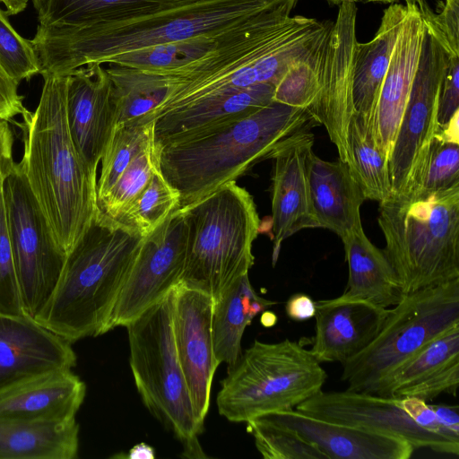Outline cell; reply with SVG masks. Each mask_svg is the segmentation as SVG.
Returning a JSON list of instances; mask_svg holds the SVG:
<instances>
[{
    "mask_svg": "<svg viewBox=\"0 0 459 459\" xmlns=\"http://www.w3.org/2000/svg\"><path fill=\"white\" fill-rule=\"evenodd\" d=\"M3 181L0 184V312L21 316L24 313L5 219Z\"/></svg>",
    "mask_w": 459,
    "mask_h": 459,
    "instance_id": "60d3db41",
    "label": "cell"
},
{
    "mask_svg": "<svg viewBox=\"0 0 459 459\" xmlns=\"http://www.w3.org/2000/svg\"><path fill=\"white\" fill-rule=\"evenodd\" d=\"M158 169V152L152 141L137 154L107 195L98 203L99 209L117 221L145 189Z\"/></svg>",
    "mask_w": 459,
    "mask_h": 459,
    "instance_id": "74e56055",
    "label": "cell"
},
{
    "mask_svg": "<svg viewBox=\"0 0 459 459\" xmlns=\"http://www.w3.org/2000/svg\"><path fill=\"white\" fill-rule=\"evenodd\" d=\"M179 207L178 192L163 178L159 169L145 189L116 221L146 237Z\"/></svg>",
    "mask_w": 459,
    "mask_h": 459,
    "instance_id": "d590c367",
    "label": "cell"
},
{
    "mask_svg": "<svg viewBox=\"0 0 459 459\" xmlns=\"http://www.w3.org/2000/svg\"><path fill=\"white\" fill-rule=\"evenodd\" d=\"M0 65L7 75L20 83L39 74V61L31 40L22 38L12 27L5 11L0 9Z\"/></svg>",
    "mask_w": 459,
    "mask_h": 459,
    "instance_id": "ab89813d",
    "label": "cell"
},
{
    "mask_svg": "<svg viewBox=\"0 0 459 459\" xmlns=\"http://www.w3.org/2000/svg\"><path fill=\"white\" fill-rule=\"evenodd\" d=\"M186 238V225L180 207L144 237L111 312L106 333L126 326L179 283Z\"/></svg>",
    "mask_w": 459,
    "mask_h": 459,
    "instance_id": "8fae6325",
    "label": "cell"
},
{
    "mask_svg": "<svg viewBox=\"0 0 459 459\" xmlns=\"http://www.w3.org/2000/svg\"><path fill=\"white\" fill-rule=\"evenodd\" d=\"M431 407L440 424L449 431L459 436L458 406L435 404L431 405Z\"/></svg>",
    "mask_w": 459,
    "mask_h": 459,
    "instance_id": "c3c4849f",
    "label": "cell"
},
{
    "mask_svg": "<svg viewBox=\"0 0 459 459\" xmlns=\"http://www.w3.org/2000/svg\"><path fill=\"white\" fill-rule=\"evenodd\" d=\"M351 172L367 199L382 202L392 195L388 160L377 147L372 132L354 112L347 134Z\"/></svg>",
    "mask_w": 459,
    "mask_h": 459,
    "instance_id": "d6a6232c",
    "label": "cell"
},
{
    "mask_svg": "<svg viewBox=\"0 0 459 459\" xmlns=\"http://www.w3.org/2000/svg\"><path fill=\"white\" fill-rule=\"evenodd\" d=\"M388 312L389 308L361 299L337 297L317 301L310 352L320 363H344L373 341Z\"/></svg>",
    "mask_w": 459,
    "mask_h": 459,
    "instance_id": "44dd1931",
    "label": "cell"
},
{
    "mask_svg": "<svg viewBox=\"0 0 459 459\" xmlns=\"http://www.w3.org/2000/svg\"><path fill=\"white\" fill-rule=\"evenodd\" d=\"M459 384V325L445 331L384 385L378 395L413 396L425 402L443 393L456 395Z\"/></svg>",
    "mask_w": 459,
    "mask_h": 459,
    "instance_id": "cb8c5ba5",
    "label": "cell"
},
{
    "mask_svg": "<svg viewBox=\"0 0 459 459\" xmlns=\"http://www.w3.org/2000/svg\"><path fill=\"white\" fill-rule=\"evenodd\" d=\"M212 299L178 283L175 287L173 330L178 360L193 409L204 427L210 407L211 388L217 361L212 345Z\"/></svg>",
    "mask_w": 459,
    "mask_h": 459,
    "instance_id": "9a60e30c",
    "label": "cell"
},
{
    "mask_svg": "<svg viewBox=\"0 0 459 459\" xmlns=\"http://www.w3.org/2000/svg\"><path fill=\"white\" fill-rule=\"evenodd\" d=\"M275 302L260 297L248 273L238 278L213 303L212 333L214 356L232 366L239 358L244 331L253 318Z\"/></svg>",
    "mask_w": 459,
    "mask_h": 459,
    "instance_id": "f546056e",
    "label": "cell"
},
{
    "mask_svg": "<svg viewBox=\"0 0 459 459\" xmlns=\"http://www.w3.org/2000/svg\"><path fill=\"white\" fill-rule=\"evenodd\" d=\"M255 445L265 459H326L316 446L296 432L259 416L246 422Z\"/></svg>",
    "mask_w": 459,
    "mask_h": 459,
    "instance_id": "f35d334b",
    "label": "cell"
},
{
    "mask_svg": "<svg viewBox=\"0 0 459 459\" xmlns=\"http://www.w3.org/2000/svg\"><path fill=\"white\" fill-rule=\"evenodd\" d=\"M131 459H136V458H147V459H152L155 457L154 450L152 447L146 444H137L134 446L130 451L129 455L127 456Z\"/></svg>",
    "mask_w": 459,
    "mask_h": 459,
    "instance_id": "f907efd6",
    "label": "cell"
},
{
    "mask_svg": "<svg viewBox=\"0 0 459 459\" xmlns=\"http://www.w3.org/2000/svg\"><path fill=\"white\" fill-rule=\"evenodd\" d=\"M180 209L187 238L179 283L215 302L254 264L252 247L260 229L255 204L232 181Z\"/></svg>",
    "mask_w": 459,
    "mask_h": 459,
    "instance_id": "8992f818",
    "label": "cell"
},
{
    "mask_svg": "<svg viewBox=\"0 0 459 459\" xmlns=\"http://www.w3.org/2000/svg\"><path fill=\"white\" fill-rule=\"evenodd\" d=\"M285 310L287 316L292 320H307L315 316L316 302L307 294L297 293L288 299Z\"/></svg>",
    "mask_w": 459,
    "mask_h": 459,
    "instance_id": "bcb514c9",
    "label": "cell"
},
{
    "mask_svg": "<svg viewBox=\"0 0 459 459\" xmlns=\"http://www.w3.org/2000/svg\"><path fill=\"white\" fill-rule=\"evenodd\" d=\"M258 416L296 432L326 459H409L415 451L404 439L312 417L296 409Z\"/></svg>",
    "mask_w": 459,
    "mask_h": 459,
    "instance_id": "ffe728a7",
    "label": "cell"
},
{
    "mask_svg": "<svg viewBox=\"0 0 459 459\" xmlns=\"http://www.w3.org/2000/svg\"><path fill=\"white\" fill-rule=\"evenodd\" d=\"M459 113V56H448L440 89L437 120L438 127Z\"/></svg>",
    "mask_w": 459,
    "mask_h": 459,
    "instance_id": "7bdbcfd3",
    "label": "cell"
},
{
    "mask_svg": "<svg viewBox=\"0 0 459 459\" xmlns=\"http://www.w3.org/2000/svg\"><path fill=\"white\" fill-rule=\"evenodd\" d=\"M407 4L394 3L384 10L373 39L357 42L353 58L352 99L354 111L371 130L380 87L402 29Z\"/></svg>",
    "mask_w": 459,
    "mask_h": 459,
    "instance_id": "484cf974",
    "label": "cell"
},
{
    "mask_svg": "<svg viewBox=\"0 0 459 459\" xmlns=\"http://www.w3.org/2000/svg\"><path fill=\"white\" fill-rule=\"evenodd\" d=\"M277 316L274 312L270 310L263 311L260 321L261 324L265 327H272L277 323Z\"/></svg>",
    "mask_w": 459,
    "mask_h": 459,
    "instance_id": "816d5d0a",
    "label": "cell"
},
{
    "mask_svg": "<svg viewBox=\"0 0 459 459\" xmlns=\"http://www.w3.org/2000/svg\"><path fill=\"white\" fill-rule=\"evenodd\" d=\"M327 1L329 3H331V4H338L339 5L342 3H343V2H353V3H356V2H366V3H383V4H386V3H394V2L399 1V0H327Z\"/></svg>",
    "mask_w": 459,
    "mask_h": 459,
    "instance_id": "f5cc1de1",
    "label": "cell"
},
{
    "mask_svg": "<svg viewBox=\"0 0 459 459\" xmlns=\"http://www.w3.org/2000/svg\"><path fill=\"white\" fill-rule=\"evenodd\" d=\"M458 182L459 143L435 134L403 192L430 193Z\"/></svg>",
    "mask_w": 459,
    "mask_h": 459,
    "instance_id": "e575fe53",
    "label": "cell"
},
{
    "mask_svg": "<svg viewBox=\"0 0 459 459\" xmlns=\"http://www.w3.org/2000/svg\"><path fill=\"white\" fill-rule=\"evenodd\" d=\"M79 425L68 421L0 419V459H74Z\"/></svg>",
    "mask_w": 459,
    "mask_h": 459,
    "instance_id": "83f0119b",
    "label": "cell"
},
{
    "mask_svg": "<svg viewBox=\"0 0 459 459\" xmlns=\"http://www.w3.org/2000/svg\"><path fill=\"white\" fill-rule=\"evenodd\" d=\"M314 140L310 130L299 132L282 142L268 158L273 160L271 218L273 263L286 238L304 229L319 228L308 180Z\"/></svg>",
    "mask_w": 459,
    "mask_h": 459,
    "instance_id": "e0dca14e",
    "label": "cell"
},
{
    "mask_svg": "<svg viewBox=\"0 0 459 459\" xmlns=\"http://www.w3.org/2000/svg\"><path fill=\"white\" fill-rule=\"evenodd\" d=\"M275 86L262 83L235 93L208 98L154 120L157 149L212 133L273 101Z\"/></svg>",
    "mask_w": 459,
    "mask_h": 459,
    "instance_id": "7402d4cb",
    "label": "cell"
},
{
    "mask_svg": "<svg viewBox=\"0 0 459 459\" xmlns=\"http://www.w3.org/2000/svg\"><path fill=\"white\" fill-rule=\"evenodd\" d=\"M254 18L221 32L204 34L182 41L126 52L114 56L108 64L143 70L176 69L194 62L229 42L247 22Z\"/></svg>",
    "mask_w": 459,
    "mask_h": 459,
    "instance_id": "1f68e13d",
    "label": "cell"
},
{
    "mask_svg": "<svg viewBox=\"0 0 459 459\" xmlns=\"http://www.w3.org/2000/svg\"><path fill=\"white\" fill-rule=\"evenodd\" d=\"M34 111L21 122L25 177L65 254L71 251L99 210L97 179L88 172L70 135L66 120V74L43 75Z\"/></svg>",
    "mask_w": 459,
    "mask_h": 459,
    "instance_id": "7a4b0ae2",
    "label": "cell"
},
{
    "mask_svg": "<svg viewBox=\"0 0 459 459\" xmlns=\"http://www.w3.org/2000/svg\"><path fill=\"white\" fill-rule=\"evenodd\" d=\"M327 374L297 341L255 340L228 367L216 398L219 413L233 422L288 411L322 390Z\"/></svg>",
    "mask_w": 459,
    "mask_h": 459,
    "instance_id": "ba28073f",
    "label": "cell"
},
{
    "mask_svg": "<svg viewBox=\"0 0 459 459\" xmlns=\"http://www.w3.org/2000/svg\"><path fill=\"white\" fill-rule=\"evenodd\" d=\"M2 191L22 310L34 319L50 299L66 255L31 191L21 161L13 162Z\"/></svg>",
    "mask_w": 459,
    "mask_h": 459,
    "instance_id": "30bf717a",
    "label": "cell"
},
{
    "mask_svg": "<svg viewBox=\"0 0 459 459\" xmlns=\"http://www.w3.org/2000/svg\"><path fill=\"white\" fill-rule=\"evenodd\" d=\"M85 394L84 382L71 368L44 372L0 390V419L72 420Z\"/></svg>",
    "mask_w": 459,
    "mask_h": 459,
    "instance_id": "603a6c76",
    "label": "cell"
},
{
    "mask_svg": "<svg viewBox=\"0 0 459 459\" xmlns=\"http://www.w3.org/2000/svg\"><path fill=\"white\" fill-rule=\"evenodd\" d=\"M315 122L306 108L272 101L212 133L157 149L159 169L178 192L182 207L236 181L286 139L310 130Z\"/></svg>",
    "mask_w": 459,
    "mask_h": 459,
    "instance_id": "277c9868",
    "label": "cell"
},
{
    "mask_svg": "<svg viewBox=\"0 0 459 459\" xmlns=\"http://www.w3.org/2000/svg\"><path fill=\"white\" fill-rule=\"evenodd\" d=\"M295 409L312 417L404 439L415 449L459 455V442L420 427L398 406L394 397L321 390Z\"/></svg>",
    "mask_w": 459,
    "mask_h": 459,
    "instance_id": "4fadbf2b",
    "label": "cell"
},
{
    "mask_svg": "<svg viewBox=\"0 0 459 459\" xmlns=\"http://www.w3.org/2000/svg\"><path fill=\"white\" fill-rule=\"evenodd\" d=\"M407 13L380 87L371 132L389 160L420 60L425 24L418 4L407 2Z\"/></svg>",
    "mask_w": 459,
    "mask_h": 459,
    "instance_id": "ac0fdd59",
    "label": "cell"
},
{
    "mask_svg": "<svg viewBox=\"0 0 459 459\" xmlns=\"http://www.w3.org/2000/svg\"><path fill=\"white\" fill-rule=\"evenodd\" d=\"M284 0H204L151 15L86 26L39 24L31 39L41 75L66 74L155 45L217 33Z\"/></svg>",
    "mask_w": 459,
    "mask_h": 459,
    "instance_id": "6da1fadb",
    "label": "cell"
},
{
    "mask_svg": "<svg viewBox=\"0 0 459 459\" xmlns=\"http://www.w3.org/2000/svg\"><path fill=\"white\" fill-rule=\"evenodd\" d=\"M115 106V126L148 122L169 87L158 72L108 64Z\"/></svg>",
    "mask_w": 459,
    "mask_h": 459,
    "instance_id": "4dcf8cb0",
    "label": "cell"
},
{
    "mask_svg": "<svg viewBox=\"0 0 459 459\" xmlns=\"http://www.w3.org/2000/svg\"><path fill=\"white\" fill-rule=\"evenodd\" d=\"M204 0H41L40 25L86 26L151 15Z\"/></svg>",
    "mask_w": 459,
    "mask_h": 459,
    "instance_id": "f1b7e54d",
    "label": "cell"
},
{
    "mask_svg": "<svg viewBox=\"0 0 459 459\" xmlns=\"http://www.w3.org/2000/svg\"><path fill=\"white\" fill-rule=\"evenodd\" d=\"M37 10L41 0H31ZM6 7L7 15H14L23 11L28 4V0H0Z\"/></svg>",
    "mask_w": 459,
    "mask_h": 459,
    "instance_id": "681fc988",
    "label": "cell"
},
{
    "mask_svg": "<svg viewBox=\"0 0 459 459\" xmlns=\"http://www.w3.org/2000/svg\"><path fill=\"white\" fill-rule=\"evenodd\" d=\"M378 212L383 250L402 294L459 279V182L430 193L392 194Z\"/></svg>",
    "mask_w": 459,
    "mask_h": 459,
    "instance_id": "5b68a950",
    "label": "cell"
},
{
    "mask_svg": "<svg viewBox=\"0 0 459 459\" xmlns=\"http://www.w3.org/2000/svg\"><path fill=\"white\" fill-rule=\"evenodd\" d=\"M13 147L12 129L7 121L0 119V184L13 162Z\"/></svg>",
    "mask_w": 459,
    "mask_h": 459,
    "instance_id": "7dc6e473",
    "label": "cell"
},
{
    "mask_svg": "<svg viewBox=\"0 0 459 459\" xmlns=\"http://www.w3.org/2000/svg\"><path fill=\"white\" fill-rule=\"evenodd\" d=\"M330 30L289 67L275 86L273 101L306 108L313 103L320 88L321 66Z\"/></svg>",
    "mask_w": 459,
    "mask_h": 459,
    "instance_id": "8d00e7d4",
    "label": "cell"
},
{
    "mask_svg": "<svg viewBox=\"0 0 459 459\" xmlns=\"http://www.w3.org/2000/svg\"><path fill=\"white\" fill-rule=\"evenodd\" d=\"M357 7L353 2L339 4L331 28L320 73V88L307 108L314 119L323 125L339 159L349 164L347 134L354 111L352 99L353 58L356 38Z\"/></svg>",
    "mask_w": 459,
    "mask_h": 459,
    "instance_id": "5bb4252c",
    "label": "cell"
},
{
    "mask_svg": "<svg viewBox=\"0 0 459 459\" xmlns=\"http://www.w3.org/2000/svg\"><path fill=\"white\" fill-rule=\"evenodd\" d=\"M312 207L319 228L341 238L361 227L360 207L367 199L348 163L325 160L312 153L309 163Z\"/></svg>",
    "mask_w": 459,
    "mask_h": 459,
    "instance_id": "d4e9b609",
    "label": "cell"
},
{
    "mask_svg": "<svg viewBox=\"0 0 459 459\" xmlns=\"http://www.w3.org/2000/svg\"><path fill=\"white\" fill-rule=\"evenodd\" d=\"M393 307L373 341L342 364L346 390L377 394L423 347L459 325V279L403 294Z\"/></svg>",
    "mask_w": 459,
    "mask_h": 459,
    "instance_id": "9c48e42d",
    "label": "cell"
},
{
    "mask_svg": "<svg viewBox=\"0 0 459 459\" xmlns=\"http://www.w3.org/2000/svg\"><path fill=\"white\" fill-rule=\"evenodd\" d=\"M154 121L116 126L100 159L97 204L113 187L137 154L154 141Z\"/></svg>",
    "mask_w": 459,
    "mask_h": 459,
    "instance_id": "836d02e7",
    "label": "cell"
},
{
    "mask_svg": "<svg viewBox=\"0 0 459 459\" xmlns=\"http://www.w3.org/2000/svg\"><path fill=\"white\" fill-rule=\"evenodd\" d=\"M143 239L99 209L34 319L70 343L105 333Z\"/></svg>",
    "mask_w": 459,
    "mask_h": 459,
    "instance_id": "3957f363",
    "label": "cell"
},
{
    "mask_svg": "<svg viewBox=\"0 0 459 459\" xmlns=\"http://www.w3.org/2000/svg\"><path fill=\"white\" fill-rule=\"evenodd\" d=\"M174 295L175 288L126 326L130 368L143 403L183 444V455L204 457L197 438L204 427L195 417L177 353Z\"/></svg>",
    "mask_w": 459,
    "mask_h": 459,
    "instance_id": "52a82bcc",
    "label": "cell"
},
{
    "mask_svg": "<svg viewBox=\"0 0 459 459\" xmlns=\"http://www.w3.org/2000/svg\"><path fill=\"white\" fill-rule=\"evenodd\" d=\"M71 343L26 316L0 312V390L26 377L71 368Z\"/></svg>",
    "mask_w": 459,
    "mask_h": 459,
    "instance_id": "d6986e66",
    "label": "cell"
},
{
    "mask_svg": "<svg viewBox=\"0 0 459 459\" xmlns=\"http://www.w3.org/2000/svg\"><path fill=\"white\" fill-rule=\"evenodd\" d=\"M349 268L348 283L339 297L361 299L389 308L403 296L396 274L384 250L377 247L359 227L342 237Z\"/></svg>",
    "mask_w": 459,
    "mask_h": 459,
    "instance_id": "4316f807",
    "label": "cell"
},
{
    "mask_svg": "<svg viewBox=\"0 0 459 459\" xmlns=\"http://www.w3.org/2000/svg\"><path fill=\"white\" fill-rule=\"evenodd\" d=\"M427 28L448 56H459V0H444L434 13L423 0L416 2Z\"/></svg>",
    "mask_w": 459,
    "mask_h": 459,
    "instance_id": "b9f144b4",
    "label": "cell"
},
{
    "mask_svg": "<svg viewBox=\"0 0 459 459\" xmlns=\"http://www.w3.org/2000/svg\"><path fill=\"white\" fill-rule=\"evenodd\" d=\"M18 85L0 65V119L13 121L14 117L25 112L22 97L18 93Z\"/></svg>",
    "mask_w": 459,
    "mask_h": 459,
    "instance_id": "f6af8a7d",
    "label": "cell"
},
{
    "mask_svg": "<svg viewBox=\"0 0 459 459\" xmlns=\"http://www.w3.org/2000/svg\"><path fill=\"white\" fill-rule=\"evenodd\" d=\"M404 1H405V3H407V2H415L416 3V2H418L420 0H404Z\"/></svg>",
    "mask_w": 459,
    "mask_h": 459,
    "instance_id": "db71d44e",
    "label": "cell"
},
{
    "mask_svg": "<svg viewBox=\"0 0 459 459\" xmlns=\"http://www.w3.org/2000/svg\"><path fill=\"white\" fill-rule=\"evenodd\" d=\"M396 403L420 427L459 442V436L444 428L430 404L413 396L395 398Z\"/></svg>",
    "mask_w": 459,
    "mask_h": 459,
    "instance_id": "ee69618b",
    "label": "cell"
},
{
    "mask_svg": "<svg viewBox=\"0 0 459 459\" xmlns=\"http://www.w3.org/2000/svg\"><path fill=\"white\" fill-rule=\"evenodd\" d=\"M100 63L67 74L65 108L73 143L90 175L97 169L115 128L112 82Z\"/></svg>",
    "mask_w": 459,
    "mask_h": 459,
    "instance_id": "2e32d148",
    "label": "cell"
},
{
    "mask_svg": "<svg viewBox=\"0 0 459 459\" xmlns=\"http://www.w3.org/2000/svg\"><path fill=\"white\" fill-rule=\"evenodd\" d=\"M446 62L447 54L425 25L417 70L388 160L392 194L405 189L437 131L438 99Z\"/></svg>",
    "mask_w": 459,
    "mask_h": 459,
    "instance_id": "7c38bea8",
    "label": "cell"
}]
</instances>
